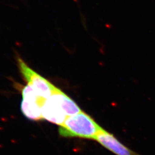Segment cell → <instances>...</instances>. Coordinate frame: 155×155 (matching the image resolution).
<instances>
[{"label": "cell", "mask_w": 155, "mask_h": 155, "mask_svg": "<svg viewBox=\"0 0 155 155\" xmlns=\"http://www.w3.org/2000/svg\"><path fill=\"white\" fill-rule=\"evenodd\" d=\"M81 111L77 104L58 88L45 101L41 109L43 120L59 126L67 117Z\"/></svg>", "instance_id": "1"}, {"label": "cell", "mask_w": 155, "mask_h": 155, "mask_svg": "<svg viewBox=\"0 0 155 155\" xmlns=\"http://www.w3.org/2000/svg\"><path fill=\"white\" fill-rule=\"evenodd\" d=\"M104 129L86 113L81 111L68 117L59 126V133L63 137H78L95 140Z\"/></svg>", "instance_id": "2"}, {"label": "cell", "mask_w": 155, "mask_h": 155, "mask_svg": "<svg viewBox=\"0 0 155 155\" xmlns=\"http://www.w3.org/2000/svg\"><path fill=\"white\" fill-rule=\"evenodd\" d=\"M17 64L27 84L32 86L45 100L49 98L58 88L49 81L30 68L21 58H17Z\"/></svg>", "instance_id": "3"}, {"label": "cell", "mask_w": 155, "mask_h": 155, "mask_svg": "<svg viewBox=\"0 0 155 155\" xmlns=\"http://www.w3.org/2000/svg\"><path fill=\"white\" fill-rule=\"evenodd\" d=\"M95 140L117 155H139L131 150H129L113 134L107 132L104 129L100 132Z\"/></svg>", "instance_id": "4"}]
</instances>
